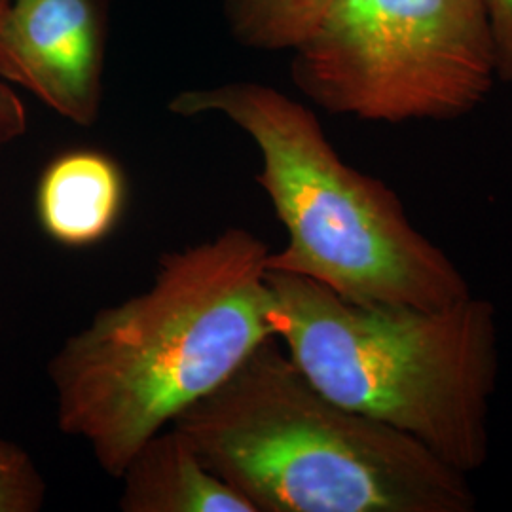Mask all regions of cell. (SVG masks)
<instances>
[{"label":"cell","instance_id":"obj_1","mask_svg":"<svg viewBox=\"0 0 512 512\" xmlns=\"http://www.w3.org/2000/svg\"><path fill=\"white\" fill-rule=\"evenodd\" d=\"M270 253L245 228L165 253L147 291L97 311L55 351L59 431L120 478L141 444L275 338Z\"/></svg>","mask_w":512,"mask_h":512},{"label":"cell","instance_id":"obj_2","mask_svg":"<svg viewBox=\"0 0 512 512\" xmlns=\"http://www.w3.org/2000/svg\"><path fill=\"white\" fill-rule=\"evenodd\" d=\"M255 512H473L469 475L323 395L277 338L169 423Z\"/></svg>","mask_w":512,"mask_h":512},{"label":"cell","instance_id":"obj_3","mask_svg":"<svg viewBox=\"0 0 512 512\" xmlns=\"http://www.w3.org/2000/svg\"><path fill=\"white\" fill-rule=\"evenodd\" d=\"M275 338L334 403L418 440L473 475L490 458L499 385V319L475 294L435 310L357 304L327 287L266 272Z\"/></svg>","mask_w":512,"mask_h":512},{"label":"cell","instance_id":"obj_4","mask_svg":"<svg viewBox=\"0 0 512 512\" xmlns=\"http://www.w3.org/2000/svg\"><path fill=\"white\" fill-rule=\"evenodd\" d=\"M167 109L222 114L258 152L256 183L287 232L268 270L300 275L357 304L435 310L471 296L456 262L410 220L399 194L346 164L317 116L258 82L177 93Z\"/></svg>","mask_w":512,"mask_h":512},{"label":"cell","instance_id":"obj_5","mask_svg":"<svg viewBox=\"0 0 512 512\" xmlns=\"http://www.w3.org/2000/svg\"><path fill=\"white\" fill-rule=\"evenodd\" d=\"M293 52L300 92L365 122L456 120L499 82L482 0H336Z\"/></svg>","mask_w":512,"mask_h":512},{"label":"cell","instance_id":"obj_6","mask_svg":"<svg viewBox=\"0 0 512 512\" xmlns=\"http://www.w3.org/2000/svg\"><path fill=\"white\" fill-rule=\"evenodd\" d=\"M109 0H8L0 76L80 128L101 112Z\"/></svg>","mask_w":512,"mask_h":512},{"label":"cell","instance_id":"obj_7","mask_svg":"<svg viewBox=\"0 0 512 512\" xmlns=\"http://www.w3.org/2000/svg\"><path fill=\"white\" fill-rule=\"evenodd\" d=\"M126 202V179L99 150L59 154L40 175L37 215L42 230L65 247H90L107 238Z\"/></svg>","mask_w":512,"mask_h":512},{"label":"cell","instance_id":"obj_8","mask_svg":"<svg viewBox=\"0 0 512 512\" xmlns=\"http://www.w3.org/2000/svg\"><path fill=\"white\" fill-rule=\"evenodd\" d=\"M118 480L124 512H255L171 425L137 448Z\"/></svg>","mask_w":512,"mask_h":512},{"label":"cell","instance_id":"obj_9","mask_svg":"<svg viewBox=\"0 0 512 512\" xmlns=\"http://www.w3.org/2000/svg\"><path fill=\"white\" fill-rule=\"evenodd\" d=\"M336 0H224L226 21L239 44L251 50H296Z\"/></svg>","mask_w":512,"mask_h":512},{"label":"cell","instance_id":"obj_10","mask_svg":"<svg viewBox=\"0 0 512 512\" xmlns=\"http://www.w3.org/2000/svg\"><path fill=\"white\" fill-rule=\"evenodd\" d=\"M46 501V480L16 442L0 439V512H37Z\"/></svg>","mask_w":512,"mask_h":512},{"label":"cell","instance_id":"obj_11","mask_svg":"<svg viewBox=\"0 0 512 512\" xmlns=\"http://www.w3.org/2000/svg\"><path fill=\"white\" fill-rule=\"evenodd\" d=\"M492 25L499 82L512 84V0H482Z\"/></svg>","mask_w":512,"mask_h":512},{"label":"cell","instance_id":"obj_12","mask_svg":"<svg viewBox=\"0 0 512 512\" xmlns=\"http://www.w3.org/2000/svg\"><path fill=\"white\" fill-rule=\"evenodd\" d=\"M8 0H0V12ZM27 131V110L12 88L0 82V152Z\"/></svg>","mask_w":512,"mask_h":512}]
</instances>
